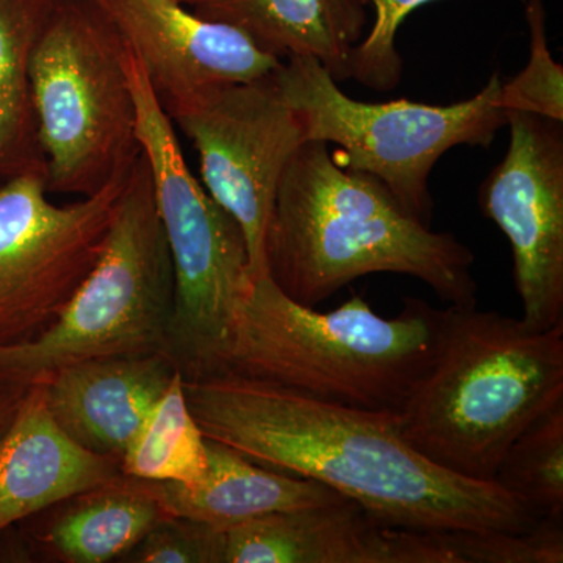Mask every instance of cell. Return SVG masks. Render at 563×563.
<instances>
[{"label": "cell", "mask_w": 563, "mask_h": 563, "mask_svg": "<svg viewBox=\"0 0 563 563\" xmlns=\"http://www.w3.org/2000/svg\"><path fill=\"white\" fill-rule=\"evenodd\" d=\"M207 439L357 503L412 531H528L539 521L495 483L466 479L404 439L398 413L354 409L233 373L184 380Z\"/></svg>", "instance_id": "6da1fadb"}, {"label": "cell", "mask_w": 563, "mask_h": 563, "mask_svg": "<svg viewBox=\"0 0 563 563\" xmlns=\"http://www.w3.org/2000/svg\"><path fill=\"white\" fill-rule=\"evenodd\" d=\"M265 255L274 284L307 307L374 273L412 276L459 309L477 302L473 251L433 232L376 177L340 165L322 141L302 143L282 174Z\"/></svg>", "instance_id": "7a4b0ae2"}, {"label": "cell", "mask_w": 563, "mask_h": 563, "mask_svg": "<svg viewBox=\"0 0 563 563\" xmlns=\"http://www.w3.org/2000/svg\"><path fill=\"white\" fill-rule=\"evenodd\" d=\"M453 317L420 298L384 318L362 296L332 312L258 277L236 314L224 372L354 409L396 412L435 361Z\"/></svg>", "instance_id": "3957f363"}, {"label": "cell", "mask_w": 563, "mask_h": 563, "mask_svg": "<svg viewBox=\"0 0 563 563\" xmlns=\"http://www.w3.org/2000/svg\"><path fill=\"white\" fill-rule=\"evenodd\" d=\"M563 399V322L537 331L521 318L453 306L435 361L398 412L404 439L466 479L493 483L503 455Z\"/></svg>", "instance_id": "277c9868"}, {"label": "cell", "mask_w": 563, "mask_h": 563, "mask_svg": "<svg viewBox=\"0 0 563 563\" xmlns=\"http://www.w3.org/2000/svg\"><path fill=\"white\" fill-rule=\"evenodd\" d=\"M125 68L135 99L136 139L150 165L172 255L168 355L184 380H195L224 372L236 314L254 284L250 252L239 222L192 176L172 117L129 49Z\"/></svg>", "instance_id": "5b68a950"}, {"label": "cell", "mask_w": 563, "mask_h": 563, "mask_svg": "<svg viewBox=\"0 0 563 563\" xmlns=\"http://www.w3.org/2000/svg\"><path fill=\"white\" fill-rule=\"evenodd\" d=\"M173 314L172 255L150 165L140 152L101 257L46 331L0 346V385L27 388L63 366L91 358L168 355Z\"/></svg>", "instance_id": "8992f818"}, {"label": "cell", "mask_w": 563, "mask_h": 563, "mask_svg": "<svg viewBox=\"0 0 563 563\" xmlns=\"http://www.w3.org/2000/svg\"><path fill=\"white\" fill-rule=\"evenodd\" d=\"M124 43L95 0H62L31 63V101L47 190L87 196L140 155Z\"/></svg>", "instance_id": "52a82bcc"}, {"label": "cell", "mask_w": 563, "mask_h": 563, "mask_svg": "<svg viewBox=\"0 0 563 563\" xmlns=\"http://www.w3.org/2000/svg\"><path fill=\"white\" fill-rule=\"evenodd\" d=\"M273 80L301 118L306 141L342 147L347 168L383 181L428 225L433 211L429 176L437 162L455 146H490L507 125L499 73L472 99L451 106L355 101L312 57L287 58Z\"/></svg>", "instance_id": "ba28073f"}, {"label": "cell", "mask_w": 563, "mask_h": 563, "mask_svg": "<svg viewBox=\"0 0 563 563\" xmlns=\"http://www.w3.org/2000/svg\"><path fill=\"white\" fill-rule=\"evenodd\" d=\"M131 168L66 206L51 201L41 166L0 185V346L35 339L60 317L101 257Z\"/></svg>", "instance_id": "9c48e42d"}, {"label": "cell", "mask_w": 563, "mask_h": 563, "mask_svg": "<svg viewBox=\"0 0 563 563\" xmlns=\"http://www.w3.org/2000/svg\"><path fill=\"white\" fill-rule=\"evenodd\" d=\"M165 110L198 152L203 188L242 228L252 279L266 276L277 187L306 143L301 118L282 98L273 76L228 85Z\"/></svg>", "instance_id": "30bf717a"}, {"label": "cell", "mask_w": 563, "mask_h": 563, "mask_svg": "<svg viewBox=\"0 0 563 563\" xmlns=\"http://www.w3.org/2000/svg\"><path fill=\"white\" fill-rule=\"evenodd\" d=\"M510 143L479 188V207L514 252L521 320L547 331L563 322L562 122L507 111Z\"/></svg>", "instance_id": "8fae6325"}, {"label": "cell", "mask_w": 563, "mask_h": 563, "mask_svg": "<svg viewBox=\"0 0 563 563\" xmlns=\"http://www.w3.org/2000/svg\"><path fill=\"white\" fill-rule=\"evenodd\" d=\"M146 70L163 107L273 76L282 60L242 31L176 0H95Z\"/></svg>", "instance_id": "7c38bea8"}, {"label": "cell", "mask_w": 563, "mask_h": 563, "mask_svg": "<svg viewBox=\"0 0 563 563\" xmlns=\"http://www.w3.org/2000/svg\"><path fill=\"white\" fill-rule=\"evenodd\" d=\"M224 563H459L446 533L380 523L351 499L225 529Z\"/></svg>", "instance_id": "4fadbf2b"}, {"label": "cell", "mask_w": 563, "mask_h": 563, "mask_svg": "<svg viewBox=\"0 0 563 563\" xmlns=\"http://www.w3.org/2000/svg\"><path fill=\"white\" fill-rule=\"evenodd\" d=\"M177 372L162 352L118 355L63 366L40 384L52 417L70 440L121 463Z\"/></svg>", "instance_id": "5bb4252c"}, {"label": "cell", "mask_w": 563, "mask_h": 563, "mask_svg": "<svg viewBox=\"0 0 563 563\" xmlns=\"http://www.w3.org/2000/svg\"><path fill=\"white\" fill-rule=\"evenodd\" d=\"M121 474L120 461L70 440L49 412L44 385H31L0 439V533Z\"/></svg>", "instance_id": "9a60e30c"}, {"label": "cell", "mask_w": 563, "mask_h": 563, "mask_svg": "<svg viewBox=\"0 0 563 563\" xmlns=\"http://www.w3.org/2000/svg\"><path fill=\"white\" fill-rule=\"evenodd\" d=\"M206 444L209 466L201 484L185 488L150 483L169 517L201 521L225 531L265 515L346 499L328 485L263 466L217 440L207 439Z\"/></svg>", "instance_id": "2e32d148"}, {"label": "cell", "mask_w": 563, "mask_h": 563, "mask_svg": "<svg viewBox=\"0 0 563 563\" xmlns=\"http://www.w3.org/2000/svg\"><path fill=\"white\" fill-rule=\"evenodd\" d=\"M191 10L246 33L282 62L312 57L335 81L350 80L351 54L366 25L361 0H210Z\"/></svg>", "instance_id": "e0dca14e"}, {"label": "cell", "mask_w": 563, "mask_h": 563, "mask_svg": "<svg viewBox=\"0 0 563 563\" xmlns=\"http://www.w3.org/2000/svg\"><path fill=\"white\" fill-rule=\"evenodd\" d=\"M40 536L44 550L66 563H107L125 558L168 518L146 481L121 474L62 503Z\"/></svg>", "instance_id": "ac0fdd59"}, {"label": "cell", "mask_w": 563, "mask_h": 563, "mask_svg": "<svg viewBox=\"0 0 563 563\" xmlns=\"http://www.w3.org/2000/svg\"><path fill=\"white\" fill-rule=\"evenodd\" d=\"M62 0H0V169L44 168L31 101V63Z\"/></svg>", "instance_id": "d6986e66"}, {"label": "cell", "mask_w": 563, "mask_h": 563, "mask_svg": "<svg viewBox=\"0 0 563 563\" xmlns=\"http://www.w3.org/2000/svg\"><path fill=\"white\" fill-rule=\"evenodd\" d=\"M206 442L177 372L122 455L121 473L146 483L196 487L209 466Z\"/></svg>", "instance_id": "ffe728a7"}, {"label": "cell", "mask_w": 563, "mask_h": 563, "mask_svg": "<svg viewBox=\"0 0 563 563\" xmlns=\"http://www.w3.org/2000/svg\"><path fill=\"white\" fill-rule=\"evenodd\" d=\"M493 483L523 501L539 520L563 515V399L515 439Z\"/></svg>", "instance_id": "44dd1931"}, {"label": "cell", "mask_w": 563, "mask_h": 563, "mask_svg": "<svg viewBox=\"0 0 563 563\" xmlns=\"http://www.w3.org/2000/svg\"><path fill=\"white\" fill-rule=\"evenodd\" d=\"M529 60L512 80L501 85V107L563 122V66L548 46L547 9L543 0H526Z\"/></svg>", "instance_id": "7402d4cb"}, {"label": "cell", "mask_w": 563, "mask_h": 563, "mask_svg": "<svg viewBox=\"0 0 563 563\" xmlns=\"http://www.w3.org/2000/svg\"><path fill=\"white\" fill-rule=\"evenodd\" d=\"M459 563H562L563 515L540 518L528 531H451Z\"/></svg>", "instance_id": "603a6c76"}, {"label": "cell", "mask_w": 563, "mask_h": 563, "mask_svg": "<svg viewBox=\"0 0 563 563\" xmlns=\"http://www.w3.org/2000/svg\"><path fill=\"white\" fill-rule=\"evenodd\" d=\"M374 7L372 32L354 47L350 79L376 91H390L402 77V58L396 49V35L402 21L426 3L435 0H361Z\"/></svg>", "instance_id": "cb8c5ba5"}, {"label": "cell", "mask_w": 563, "mask_h": 563, "mask_svg": "<svg viewBox=\"0 0 563 563\" xmlns=\"http://www.w3.org/2000/svg\"><path fill=\"white\" fill-rule=\"evenodd\" d=\"M225 531L188 518L168 517L125 555L136 563H224Z\"/></svg>", "instance_id": "d4e9b609"}, {"label": "cell", "mask_w": 563, "mask_h": 563, "mask_svg": "<svg viewBox=\"0 0 563 563\" xmlns=\"http://www.w3.org/2000/svg\"><path fill=\"white\" fill-rule=\"evenodd\" d=\"M24 391L25 388L0 385V439H2L3 433L9 429Z\"/></svg>", "instance_id": "484cf974"}, {"label": "cell", "mask_w": 563, "mask_h": 563, "mask_svg": "<svg viewBox=\"0 0 563 563\" xmlns=\"http://www.w3.org/2000/svg\"><path fill=\"white\" fill-rule=\"evenodd\" d=\"M176 2L181 3V5L188 7V9H195V7L210 2V0H176Z\"/></svg>", "instance_id": "4316f807"}]
</instances>
